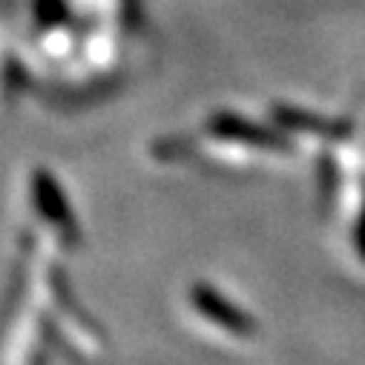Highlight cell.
Returning a JSON list of instances; mask_svg holds the SVG:
<instances>
[{
    "label": "cell",
    "instance_id": "obj_1",
    "mask_svg": "<svg viewBox=\"0 0 365 365\" xmlns=\"http://www.w3.org/2000/svg\"><path fill=\"white\" fill-rule=\"evenodd\" d=\"M190 144L205 147L216 161H233V164L270 161L291 153V144L277 133H270L253 121L236 118L230 113L213 115Z\"/></svg>",
    "mask_w": 365,
    "mask_h": 365
},
{
    "label": "cell",
    "instance_id": "obj_2",
    "mask_svg": "<svg viewBox=\"0 0 365 365\" xmlns=\"http://www.w3.org/2000/svg\"><path fill=\"white\" fill-rule=\"evenodd\" d=\"M187 308L207 331H213L225 339L242 342V339H250L256 334V325H253L250 314H245L225 294H219L216 288H210L205 282H196L187 291Z\"/></svg>",
    "mask_w": 365,
    "mask_h": 365
}]
</instances>
